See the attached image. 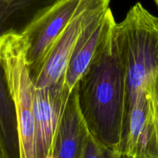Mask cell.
<instances>
[{
	"mask_svg": "<svg viewBox=\"0 0 158 158\" xmlns=\"http://www.w3.org/2000/svg\"><path fill=\"white\" fill-rule=\"evenodd\" d=\"M81 0H59L40 12L23 30L27 38V64L32 78L56 40L77 12Z\"/></svg>",
	"mask_w": 158,
	"mask_h": 158,
	"instance_id": "obj_6",
	"label": "cell"
},
{
	"mask_svg": "<svg viewBox=\"0 0 158 158\" xmlns=\"http://www.w3.org/2000/svg\"><path fill=\"white\" fill-rule=\"evenodd\" d=\"M0 158H10L7 149L6 148V145L3 142L1 134H0Z\"/></svg>",
	"mask_w": 158,
	"mask_h": 158,
	"instance_id": "obj_13",
	"label": "cell"
},
{
	"mask_svg": "<svg viewBox=\"0 0 158 158\" xmlns=\"http://www.w3.org/2000/svg\"><path fill=\"white\" fill-rule=\"evenodd\" d=\"M71 92L60 82L35 89L33 115L37 158L52 155L56 137Z\"/></svg>",
	"mask_w": 158,
	"mask_h": 158,
	"instance_id": "obj_8",
	"label": "cell"
},
{
	"mask_svg": "<svg viewBox=\"0 0 158 158\" xmlns=\"http://www.w3.org/2000/svg\"><path fill=\"white\" fill-rule=\"evenodd\" d=\"M27 38L22 29L0 35V69L16 120L19 158H37L33 100L35 85L27 64Z\"/></svg>",
	"mask_w": 158,
	"mask_h": 158,
	"instance_id": "obj_3",
	"label": "cell"
},
{
	"mask_svg": "<svg viewBox=\"0 0 158 158\" xmlns=\"http://www.w3.org/2000/svg\"><path fill=\"white\" fill-rule=\"evenodd\" d=\"M112 38L125 72L127 112L158 72V18L137 2L116 23Z\"/></svg>",
	"mask_w": 158,
	"mask_h": 158,
	"instance_id": "obj_2",
	"label": "cell"
},
{
	"mask_svg": "<svg viewBox=\"0 0 158 158\" xmlns=\"http://www.w3.org/2000/svg\"><path fill=\"white\" fill-rule=\"evenodd\" d=\"M116 23L110 8L103 18L89 26L83 34L63 77V83L70 92L111 38Z\"/></svg>",
	"mask_w": 158,
	"mask_h": 158,
	"instance_id": "obj_9",
	"label": "cell"
},
{
	"mask_svg": "<svg viewBox=\"0 0 158 158\" xmlns=\"http://www.w3.org/2000/svg\"><path fill=\"white\" fill-rule=\"evenodd\" d=\"M59 0H0V35L24 29L40 12ZM0 134L10 158H19L16 120L12 100L0 69Z\"/></svg>",
	"mask_w": 158,
	"mask_h": 158,
	"instance_id": "obj_5",
	"label": "cell"
},
{
	"mask_svg": "<svg viewBox=\"0 0 158 158\" xmlns=\"http://www.w3.org/2000/svg\"><path fill=\"white\" fill-rule=\"evenodd\" d=\"M118 154L123 158H158V127L146 89L128 108Z\"/></svg>",
	"mask_w": 158,
	"mask_h": 158,
	"instance_id": "obj_7",
	"label": "cell"
},
{
	"mask_svg": "<svg viewBox=\"0 0 158 158\" xmlns=\"http://www.w3.org/2000/svg\"><path fill=\"white\" fill-rule=\"evenodd\" d=\"M89 133L80 112L75 86L69 95L49 158H82Z\"/></svg>",
	"mask_w": 158,
	"mask_h": 158,
	"instance_id": "obj_10",
	"label": "cell"
},
{
	"mask_svg": "<svg viewBox=\"0 0 158 158\" xmlns=\"http://www.w3.org/2000/svg\"><path fill=\"white\" fill-rule=\"evenodd\" d=\"M76 88L89 134L118 154L127 117V86L124 69L112 36Z\"/></svg>",
	"mask_w": 158,
	"mask_h": 158,
	"instance_id": "obj_1",
	"label": "cell"
},
{
	"mask_svg": "<svg viewBox=\"0 0 158 158\" xmlns=\"http://www.w3.org/2000/svg\"><path fill=\"white\" fill-rule=\"evenodd\" d=\"M154 2H155L156 6H157V9H158V0H154Z\"/></svg>",
	"mask_w": 158,
	"mask_h": 158,
	"instance_id": "obj_14",
	"label": "cell"
},
{
	"mask_svg": "<svg viewBox=\"0 0 158 158\" xmlns=\"http://www.w3.org/2000/svg\"><path fill=\"white\" fill-rule=\"evenodd\" d=\"M110 0H81L73 18L56 40L38 73L32 78L36 89L63 79L71 56L88 28L101 19Z\"/></svg>",
	"mask_w": 158,
	"mask_h": 158,
	"instance_id": "obj_4",
	"label": "cell"
},
{
	"mask_svg": "<svg viewBox=\"0 0 158 158\" xmlns=\"http://www.w3.org/2000/svg\"><path fill=\"white\" fill-rule=\"evenodd\" d=\"M152 102L153 109H154V116L158 127V72L151 80L146 88Z\"/></svg>",
	"mask_w": 158,
	"mask_h": 158,
	"instance_id": "obj_12",
	"label": "cell"
},
{
	"mask_svg": "<svg viewBox=\"0 0 158 158\" xmlns=\"http://www.w3.org/2000/svg\"><path fill=\"white\" fill-rule=\"evenodd\" d=\"M82 158H123L115 151L103 146L89 133Z\"/></svg>",
	"mask_w": 158,
	"mask_h": 158,
	"instance_id": "obj_11",
	"label": "cell"
}]
</instances>
